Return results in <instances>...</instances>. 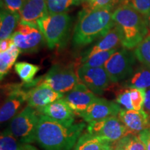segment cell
<instances>
[{"label":"cell","instance_id":"cell-30","mask_svg":"<svg viewBox=\"0 0 150 150\" xmlns=\"http://www.w3.org/2000/svg\"><path fill=\"white\" fill-rule=\"evenodd\" d=\"M122 4H128L147 17L150 13V0H123Z\"/></svg>","mask_w":150,"mask_h":150},{"label":"cell","instance_id":"cell-21","mask_svg":"<svg viewBox=\"0 0 150 150\" xmlns=\"http://www.w3.org/2000/svg\"><path fill=\"white\" fill-rule=\"evenodd\" d=\"M125 88L147 90L150 88V67L142 65L124 83Z\"/></svg>","mask_w":150,"mask_h":150},{"label":"cell","instance_id":"cell-34","mask_svg":"<svg viewBox=\"0 0 150 150\" xmlns=\"http://www.w3.org/2000/svg\"><path fill=\"white\" fill-rule=\"evenodd\" d=\"M138 136L145 145L146 150H150V127L139 133Z\"/></svg>","mask_w":150,"mask_h":150},{"label":"cell","instance_id":"cell-17","mask_svg":"<svg viewBox=\"0 0 150 150\" xmlns=\"http://www.w3.org/2000/svg\"><path fill=\"white\" fill-rule=\"evenodd\" d=\"M19 14L20 22L37 24L40 19L49 14L46 0H25Z\"/></svg>","mask_w":150,"mask_h":150},{"label":"cell","instance_id":"cell-40","mask_svg":"<svg viewBox=\"0 0 150 150\" xmlns=\"http://www.w3.org/2000/svg\"><path fill=\"white\" fill-rule=\"evenodd\" d=\"M113 150H120V149H118V148H117V147H114Z\"/></svg>","mask_w":150,"mask_h":150},{"label":"cell","instance_id":"cell-3","mask_svg":"<svg viewBox=\"0 0 150 150\" xmlns=\"http://www.w3.org/2000/svg\"><path fill=\"white\" fill-rule=\"evenodd\" d=\"M112 19L122 34V46L131 50L137 47L149 32L147 16L128 4H121L112 13Z\"/></svg>","mask_w":150,"mask_h":150},{"label":"cell","instance_id":"cell-5","mask_svg":"<svg viewBox=\"0 0 150 150\" xmlns=\"http://www.w3.org/2000/svg\"><path fill=\"white\" fill-rule=\"evenodd\" d=\"M39 115L35 108L27 106L13 118L8 129L20 143L35 142Z\"/></svg>","mask_w":150,"mask_h":150},{"label":"cell","instance_id":"cell-8","mask_svg":"<svg viewBox=\"0 0 150 150\" xmlns=\"http://www.w3.org/2000/svg\"><path fill=\"white\" fill-rule=\"evenodd\" d=\"M11 38L21 52L25 53L37 52L45 40L38 24L20 22Z\"/></svg>","mask_w":150,"mask_h":150},{"label":"cell","instance_id":"cell-19","mask_svg":"<svg viewBox=\"0 0 150 150\" xmlns=\"http://www.w3.org/2000/svg\"><path fill=\"white\" fill-rule=\"evenodd\" d=\"M112 142L89 134H81L74 146V150H113Z\"/></svg>","mask_w":150,"mask_h":150},{"label":"cell","instance_id":"cell-35","mask_svg":"<svg viewBox=\"0 0 150 150\" xmlns=\"http://www.w3.org/2000/svg\"><path fill=\"white\" fill-rule=\"evenodd\" d=\"M13 44V42L11 38L1 40V42H0V52L3 53V52L8 51Z\"/></svg>","mask_w":150,"mask_h":150},{"label":"cell","instance_id":"cell-18","mask_svg":"<svg viewBox=\"0 0 150 150\" xmlns=\"http://www.w3.org/2000/svg\"><path fill=\"white\" fill-rule=\"evenodd\" d=\"M122 45V34L119 28L115 25L101 40H99L91 49L83 54L82 58L88 57L93 54L100 52L109 51V50L118 49Z\"/></svg>","mask_w":150,"mask_h":150},{"label":"cell","instance_id":"cell-26","mask_svg":"<svg viewBox=\"0 0 150 150\" xmlns=\"http://www.w3.org/2000/svg\"><path fill=\"white\" fill-rule=\"evenodd\" d=\"M134 54L142 65L150 67V34L136 47Z\"/></svg>","mask_w":150,"mask_h":150},{"label":"cell","instance_id":"cell-28","mask_svg":"<svg viewBox=\"0 0 150 150\" xmlns=\"http://www.w3.org/2000/svg\"><path fill=\"white\" fill-rule=\"evenodd\" d=\"M49 13H66L72 6H76V0H46Z\"/></svg>","mask_w":150,"mask_h":150},{"label":"cell","instance_id":"cell-11","mask_svg":"<svg viewBox=\"0 0 150 150\" xmlns=\"http://www.w3.org/2000/svg\"><path fill=\"white\" fill-rule=\"evenodd\" d=\"M121 109L119 104L106 99L97 97L84 111L77 112L76 115L89 123L112 116H117Z\"/></svg>","mask_w":150,"mask_h":150},{"label":"cell","instance_id":"cell-27","mask_svg":"<svg viewBox=\"0 0 150 150\" xmlns=\"http://www.w3.org/2000/svg\"><path fill=\"white\" fill-rule=\"evenodd\" d=\"M21 144L8 128L1 132L0 136V150H20Z\"/></svg>","mask_w":150,"mask_h":150},{"label":"cell","instance_id":"cell-29","mask_svg":"<svg viewBox=\"0 0 150 150\" xmlns=\"http://www.w3.org/2000/svg\"><path fill=\"white\" fill-rule=\"evenodd\" d=\"M130 91L131 103L134 110H140L144 108L146 90L138 88H129Z\"/></svg>","mask_w":150,"mask_h":150},{"label":"cell","instance_id":"cell-37","mask_svg":"<svg viewBox=\"0 0 150 150\" xmlns=\"http://www.w3.org/2000/svg\"><path fill=\"white\" fill-rule=\"evenodd\" d=\"M20 150H38L34 146L31 145V144H21Z\"/></svg>","mask_w":150,"mask_h":150},{"label":"cell","instance_id":"cell-36","mask_svg":"<svg viewBox=\"0 0 150 150\" xmlns=\"http://www.w3.org/2000/svg\"><path fill=\"white\" fill-rule=\"evenodd\" d=\"M144 108L145 111L150 115V88L146 90Z\"/></svg>","mask_w":150,"mask_h":150},{"label":"cell","instance_id":"cell-16","mask_svg":"<svg viewBox=\"0 0 150 150\" xmlns=\"http://www.w3.org/2000/svg\"><path fill=\"white\" fill-rule=\"evenodd\" d=\"M63 94L52 90L48 86L39 83L28 92V106L38 109L62 99Z\"/></svg>","mask_w":150,"mask_h":150},{"label":"cell","instance_id":"cell-20","mask_svg":"<svg viewBox=\"0 0 150 150\" xmlns=\"http://www.w3.org/2000/svg\"><path fill=\"white\" fill-rule=\"evenodd\" d=\"M20 21L19 13H12L1 8L0 14V40L10 38Z\"/></svg>","mask_w":150,"mask_h":150},{"label":"cell","instance_id":"cell-33","mask_svg":"<svg viewBox=\"0 0 150 150\" xmlns=\"http://www.w3.org/2000/svg\"><path fill=\"white\" fill-rule=\"evenodd\" d=\"M116 102L118 104L123 106L126 109L134 110L132 103H131L130 91L129 88L125 89L118 94L116 98Z\"/></svg>","mask_w":150,"mask_h":150},{"label":"cell","instance_id":"cell-25","mask_svg":"<svg viewBox=\"0 0 150 150\" xmlns=\"http://www.w3.org/2000/svg\"><path fill=\"white\" fill-rule=\"evenodd\" d=\"M115 147L120 150H146L145 145L140 137L129 134L117 141Z\"/></svg>","mask_w":150,"mask_h":150},{"label":"cell","instance_id":"cell-9","mask_svg":"<svg viewBox=\"0 0 150 150\" xmlns=\"http://www.w3.org/2000/svg\"><path fill=\"white\" fill-rule=\"evenodd\" d=\"M87 132L112 143L129 134L118 116L91 122L87 126Z\"/></svg>","mask_w":150,"mask_h":150},{"label":"cell","instance_id":"cell-32","mask_svg":"<svg viewBox=\"0 0 150 150\" xmlns=\"http://www.w3.org/2000/svg\"><path fill=\"white\" fill-rule=\"evenodd\" d=\"M25 0H1V7L15 13H19Z\"/></svg>","mask_w":150,"mask_h":150},{"label":"cell","instance_id":"cell-39","mask_svg":"<svg viewBox=\"0 0 150 150\" xmlns=\"http://www.w3.org/2000/svg\"><path fill=\"white\" fill-rule=\"evenodd\" d=\"M147 22H148V25H149V27L150 29V13L147 16Z\"/></svg>","mask_w":150,"mask_h":150},{"label":"cell","instance_id":"cell-12","mask_svg":"<svg viewBox=\"0 0 150 150\" xmlns=\"http://www.w3.org/2000/svg\"><path fill=\"white\" fill-rule=\"evenodd\" d=\"M29 90L26 91L20 85H11L8 87L7 97L0 110V122L1 123L15 117L22 105L27 101Z\"/></svg>","mask_w":150,"mask_h":150},{"label":"cell","instance_id":"cell-38","mask_svg":"<svg viewBox=\"0 0 150 150\" xmlns=\"http://www.w3.org/2000/svg\"><path fill=\"white\" fill-rule=\"evenodd\" d=\"M91 1H92V0H76V6H79L82 4H86Z\"/></svg>","mask_w":150,"mask_h":150},{"label":"cell","instance_id":"cell-2","mask_svg":"<svg viewBox=\"0 0 150 150\" xmlns=\"http://www.w3.org/2000/svg\"><path fill=\"white\" fill-rule=\"evenodd\" d=\"M110 7L90 9L84 8L79 13L72 43L76 47H84L105 35L115 25Z\"/></svg>","mask_w":150,"mask_h":150},{"label":"cell","instance_id":"cell-6","mask_svg":"<svg viewBox=\"0 0 150 150\" xmlns=\"http://www.w3.org/2000/svg\"><path fill=\"white\" fill-rule=\"evenodd\" d=\"M77 72L72 65H54L41 78L40 83L61 93H67L79 83Z\"/></svg>","mask_w":150,"mask_h":150},{"label":"cell","instance_id":"cell-23","mask_svg":"<svg viewBox=\"0 0 150 150\" xmlns=\"http://www.w3.org/2000/svg\"><path fill=\"white\" fill-rule=\"evenodd\" d=\"M14 67L19 77L25 83H32L34 81L35 76L40 70L38 65L27 62H18L15 64Z\"/></svg>","mask_w":150,"mask_h":150},{"label":"cell","instance_id":"cell-4","mask_svg":"<svg viewBox=\"0 0 150 150\" xmlns=\"http://www.w3.org/2000/svg\"><path fill=\"white\" fill-rule=\"evenodd\" d=\"M47 46L54 49L64 43L70 31L72 19L67 13L50 14L37 22Z\"/></svg>","mask_w":150,"mask_h":150},{"label":"cell","instance_id":"cell-13","mask_svg":"<svg viewBox=\"0 0 150 150\" xmlns=\"http://www.w3.org/2000/svg\"><path fill=\"white\" fill-rule=\"evenodd\" d=\"M97 98L96 95L81 81L63 97L75 114L84 111Z\"/></svg>","mask_w":150,"mask_h":150},{"label":"cell","instance_id":"cell-31","mask_svg":"<svg viewBox=\"0 0 150 150\" xmlns=\"http://www.w3.org/2000/svg\"><path fill=\"white\" fill-rule=\"evenodd\" d=\"M122 2L123 0H92L89 3L86 4L84 7L90 9L110 7L114 9L115 6H117V8Z\"/></svg>","mask_w":150,"mask_h":150},{"label":"cell","instance_id":"cell-14","mask_svg":"<svg viewBox=\"0 0 150 150\" xmlns=\"http://www.w3.org/2000/svg\"><path fill=\"white\" fill-rule=\"evenodd\" d=\"M117 116L129 134H139L150 127L149 115L144 109L136 110L122 108Z\"/></svg>","mask_w":150,"mask_h":150},{"label":"cell","instance_id":"cell-7","mask_svg":"<svg viewBox=\"0 0 150 150\" xmlns=\"http://www.w3.org/2000/svg\"><path fill=\"white\" fill-rule=\"evenodd\" d=\"M135 54L123 48L117 50L105 63L104 67L112 83H117L130 77L134 73Z\"/></svg>","mask_w":150,"mask_h":150},{"label":"cell","instance_id":"cell-15","mask_svg":"<svg viewBox=\"0 0 150 150\" xmlns=\"http://www.w3.org/2000/svg\"><path fill=\"white\" fill-rule=\"evenodd\" d=\"M36 110L40 114L67 125L74 123V116L76 115L74 110L63 98Z\"/></svg>","mask_w":150,"mask_h":150},{"label":"cell","instance_id":"cell-22","mask_svg":"<svg viewBox=\"0 0 150 150\" xmlns=\"http://www.w3.org/2000/svg\"><path fill=\"white\" fill-rule=\"evenodd\" d=\"M20 49L13 44L8 51L0 54V78L1 81L9 72L20 55Z\"/></svg>","mask_w":150,"mask_h":150},{"label":"cell","instance_id":"cell-1","mask_svg":"<svg viewBox=\"0 0 150 150\" xmlns=\"http://www.w3.org/2000/svg\"><path fill=\"white\" fill-rule=\"evenodd\" d=\"M86 127L84 122L67 125L40 114L35 142L45 150H71Z\"/></svg>","mask_w":150,"mask_h":150},{"label":"cell","instance_id":"cell-10","mask_svg":"<svg viewBox=\"0 0 150 150\" xmlns=\"http://www.w3.org/2000/svg\"><path fill=\"white\" fill-rule=\"evenodd\" d=\"M76 72L80 81L85 84L95 95H103L112 83L104 67L79 66Z\"/></svg>","mask_w":150,"mask_h":150},{"label":"cell","instance_id":"cell-24","mask_svg":"<svg viewBox=\"0 0 150 150\" xmlns=\"http://www.w3.org/2000/svg\"><path fill=\"white\" fill-rule=\"evenodd\" d=\"M118 49H114L109 51L97 52L88 57L81 58L80 66L90 67H104L106 61Z\"/></svg>","mask_w":150,"mask_h":150}]
</instances>
